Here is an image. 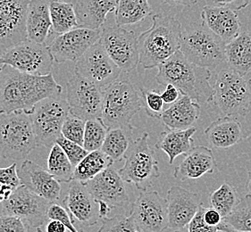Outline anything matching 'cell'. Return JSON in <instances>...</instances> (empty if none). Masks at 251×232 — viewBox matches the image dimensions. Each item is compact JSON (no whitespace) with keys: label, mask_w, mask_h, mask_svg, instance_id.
I'll list each match as a JSON object with an SVG mask.
<instances>
[{"label":"cell","mask_w":251,"mask_h":232,"mask_svg":"<svg viewBox=\"0 0 251 232\" xmlns=\"http://www.w3.org/2000/svg\"><path fill=\"white\" fill-rule=\"evenodd\" d=\"M27 232H44L42 228H34L27 226Z\"/></svg>","instance_id":"db71d44e"},{"label":"cell","mask_w":251,"mask_h":232,"mask_svg":"<svg viewBox=\"0 0 251 232\" xmlns=\"http://www.w3.org/2000/svg\"><path fill=\"white\" fill-rule=\"evenodd\" d=\"M86 121L70 114L62 127V135L71 141L83 146Z\"/></svg>","instance_id":"f35d334b"},{"label":"cell","mask_w":251,"mask_h":232,"mask_svg":"<svg viewBox=\"0 0 251 232\" xmlns=\"http://www.w3.org/2000/svg\"><path fill=\"white\" fill-rule=\"evenodd\" d=\"M17 164L14 162L10 166L0 168V183L10 186L15 189L21 185L17 172Z\"/></svg>","instance_id":"f6af8a7d"},{"label":"cell","mask_w":251,"mask_h":232,"mask_svg":"<svg viewBox=\"0 0 251 232\" xmlns=\"http://www.w3.org/2000/svg\"><path fill=\"white\" fill-rule=\"evenodd\" d=\"M181 91L172 84H167L166 90L162 92L161 96L166 105H172L181 97ZM182 95V94H181Z\"/></svg>","instance_id":"bcb514c9"},{"label":"cell","mask_w":251,"mask_h":232,"mask_svg":"<svg viewBox=\"0 0 251 232\" xmlns=\"http://www.w3.org/2000/svg\"><path fill=\"white\" fill-rule=\"evenodd\" d=\"M53 56L46 43L25 40L13 46L0 56V65H8L33 75L52 73Z\"/></svg>","instance_id":"30bf717a"},{"label":"cell","mask_w":251,"mask_h":232,"mask_svg":"<svg viewBox=\"0 0 251 232\" xmlns=\"http://www.w3.org/2000/svg\"><path fill=\"white\" fill-rule=\"evenodd\" d=\"M204 219H205V221H206L207 224H209L210 226H213V227H217L219 224H221L223 222L222 221L224 220L221 213L213 207L205 209Z\"/></svg>","instance_id":"7dc6e473"},{"label":"cell","mask_w":251,"mask_h":232,"mask_svg":"<svg viewBox=\"0 0 251 232\" xmlns=\"http://www.w3.org/2000/svg\"><path fill=\"white\" fill-rule=\"evenodd\" d=\"M30 0H0V56L27 40L26 15Z\"/></svg>","instance_id":"9a60e30c"},{"label":"cell","mask_w":251,"mask_h":232,"mask_svg":"<svg viewBox=\"0 0 251 232\" xmlns=\"http://www.w3.org/2000/svg\"><path fill=\"white\" fill-rule=\"evenodd\" d=\"M75 71L103 89L117 81L122 71L99 41L77 60Z\"/></svg>","instance_id":"5bb4252c"},{"label":"cell","mask_w":251,"mask_h":232,"mask_svg":"<svg viewBox=\"0 0 251 232\" xmlns=\"http://www.w3.org/2000/svg\"><path fill=\"white\" fill-rule=\"evenodd\" d=\"M213 102L225 116H245L251 112V81L229 66L216 74Z\"/></svg>","instance_id":"8992f818"},{"label":"cell","mask_w":251,"mask_h":232,"mask_svg":"<svg viewBox=\"0 0 251 232\" xmlns=\"http://www.w3.org/2000/svg\"><path fill=\"white\" fill-rule=\"evenodd\" d=\"M142 108L141 94L129 81H116L103 90L101 120L108 130L131 126L132 118Z\"/></svg>","instance_id":"277c9868"},{"label":"cell","mask_w":251,"mask_h":232,"mask_svg":"<svg viewBox=\"0 0 251 232\" xmlns=\"http://www.w3.org/2000/svg\"><path fill=\"white\" fill-rule=\"evenodd\" d=\"M118 0H77L75 11L80 27L99 30L106 23L108 14L116 11Z\"/></svg>","instance_id":"4316f807"},{"label":"cell","mask_w":251,"mask_h":232,"mask_svg":"<svg viewBox=\"0 0 251 232\" xmlns=\"http://www.w3.org/2000/svg\"><path fill=\"white\" fill-rule=\"evenodd\" d=\"M0 232H27V226L20 218L0 215Z\"/></svg>","instance_id":"ee69618b"},{"label":"cell","mask_w":251,"mask_h":232,"mask_svg":"<svg viewBox=\"0 0 251 232\" xmlns=\"http://www.w3.org/2000/svg\"><path fill=\"white\" fill-rule=\"evenodd\" d=\"M50 5V0H30L26 15L28 40L46 43L52 29Z\"/></svg>","instance_id":"484cf974"},{"label":"cell","mask_w":251,"mask_h":232,"mask_svg":"<svg viewBox=\"0 0 251 232\" xmlns=\"http://www.w3.org/2000/svg\"><path fill=\"white\" fill-rule=\"evenodd\" d=\"M142 105L146 114L150 117L160 119L164 112L165 102L163 100L161 94L155 91H150L146 89H141Z\"/></svg>","instance_id":"ab89813d"},{"label":"cell","mask_w":251,"mask_h":232,"mask_svg":"<svg viewBox=\"0 0 251 232\" xmlns=\"http://www.w3.org/2000/svg\"><path fill=\"white\" fill-rule=\"evenodd\" d=\"M51 203L38 196L24 185L12 192L10 197L0 204V215H11L22 219L26 226L43 228Z\"/></svg>","instance_id":"8fae6325"},{"label":"cell","mask_w":251,"mask_h":232,"mask_svg":"<svg viewBox=\"0 0 251 232\" xmlns=\"http://www.w3.org/2000/svg\"><path fill=\"white\" fill-rule=\"evenodd\" d=\"M125 182L119 172L112 165L84 183L96 202L105 203L114 210L127 209L132 205Z\"/></svg>","instance_id":"e0dca14e"},{"label":"cell","mask_w":251,"mask_h":232,"mask_svg":"<svg viewBox=\"0 0 251 232\" xmlns=\"http://www.w3.org/2000/svg\"><path fill=\"white\" fill-rule=\"evenodd\" d=\"M168 228L180 232L189 225L203 205L199 195L179 186L172 187L166 196Z\"/></svg>","instance_id":"ffe728a7"},{"label":"cell","mask_w":251,"mask_h":232,"mask_svg":"<svg viewBox=\"0 0 251 232\" xmlns=\"http://www.w3.org/2000/svg\"><path fill=\"white\" fill-rule=\"evenodd\" d=\"M181 232V231H180V232Z\"/></svg>","instance_id":"9f6ffc18"},{"label":"cell","mask_w":251,"mask_h":232,"mask_svg":"<svg viewBox=\"0 0 251 232\" xmlns=\"http://www.w3.org/2000/svg\"><path fill=\"white\" fill-rule=\"evenodd\" d=\"M181 23L169 15H152V25L138 38L140 64L153 69L169 59L181 47Z\"/></svg>","instance_id":"3957f363"},{"label":"cell","mask_w":251,"mask_h":232,"mask_svg":"<svg viewBox=\"0 0 251 232\" xmlns=\"http://www.w3.org/2000/svg\"><path fill=\"white\" fill-rule=\"evenodd\" d=\"M66 101L70 114L89 121L101 118L103 89L75 71L66 84Z\"/></svg>","instance_id":"4fadbf2b"},{"label":"cell","mask_w":251,"mask_h":232,"mask_svg":"<svg viewBox=\"0 0 251 232\" xmlns=\"http://www.w3.org/2000/svg\"><path fill=\"white\" fill-rule=\"evenodd\" d=\"M180 51L194 65L210 71L226 63V42L202 23L182 30Z\"/></svg>","instance_id":"5b68a950"},{"label":"cell","mask_w":251,"mask_h":232,"mask_svg":"<svg viewBox=\"0 0 251 232\" xmlns=\"http://www.w3.org/2000/svg\"><path fill=\"white\" fill-rule=\"evenodd\" d=\"M157 68L156 81L159 85L166 87L172 84L181 91L182 95L190 96L198 103L213 101L211 71L194 65L181 51H177Z\"/></svg>","instance_id":"7a4b0ae2"},{"label":"cell","mask_w":251,"mask_h":232,"mask_svg":"<svg viewBox=\"0 0 251 232\" xmlns=\"http://www.w3.org/2000/svg\"></svg>","instance_id":"680465c9"},{"label":"cell","mask_w":251,"mask_h":232,"mask_svg":"<svg viewBox=\"0 0 251 232\" xmlns=\"http://www.w3.org/2000/svg\"><path fill=\"white\" fill-rule=\"evenodd\" d=\"M224 222L238 232H251V194L240 199Z\"/></svg>","instance_id":"e575fe53"},{"label":"cell","mask_w":251,"mask_h":232,"mask_svg":"<svg viewBox=\"0 0 251 232\" xmlns=\"http://www.w3.org/2000/svg\"><path fill=\"white\" fill-rule=\"evenodd\" d=\"M62 91L52 73L33 75L8 65L0 66V115L24 112L30 116L39 102Z\"/></svg>","instance_id":"6da1fadb"},{"label":"cell","mask_w":251,"mask_h":232,"mask_svg":"<svg viewBox=\"0 0 251 232\" xmlns=\"http://www.w3.org/2000/svg\"><path fill=\"white\" fill-rule=\"evenodd\" d=\"M202 24L226 43L241 33V23L236 11L225 5H206L201 12Z\"/></svg>","instance_id":"7402d4cb"},{"label":"cell","mask_w":251,"mask_h":232,"mask_svg":"<svg viewBox=\"0 0 251 232\" xmlns=\"http://www.w3.org/2000/svg\"><path fill=\"white\" fill-rule=\"evenodd\" d=\"M249 177H248V182L246 184L247 191L251 193V170L249 172Z\"/></svg>","instance_id":"f5cc1de1"},{"label":"cell","mask_w":251,"mask_h":232,"mask_svg":"<svg viewBox=\"0 0 251 232\" xmlns=\"http://www.w3.org/2000/svg\"><path fill=\"white\" fill-rule=\"evenodd\" d=\"M21 185L28 187L38 196L50 203L60 202L61 182L46 170L30 160H25L17 167Z\"/></svg>","instance_id":"d6986e66"},{"label":"cell","mask_w":251,"mask_h":232,"mask_svg":"<svg viewBox=\"0 0 251 232\" xmlns=\"http://www.w3.org/2000/svg\"><path fill=\"white\" fill-rule=\"evenodd\" d=\"M166 4L172 6H190L196 4L197 0H164Z\"/></svg>","instance_id":"f907efd6"},{"label":"cell","mask_w":251,"mask_h":232,"mask_svg":"<svg viewBox=\"0 0 251 232\" xmlns=\"http://www.w3.org/2000/svg\"><path fill=\"white\" fill-rule=\"evenodd\" d=\"M130 214L143 232H164L168 228L167 201L156 191L141 192Z\"/></svg>","instance_id":"ac0fdd59"},{"label":"cell","mask_w":251,"mask_h":232,"mask_svg":"<svg viewBox=\"0 0 251 232\" xmlns=\"http://www.w3.org/2000/svg\"><path fill=\"white\" fill-rule=\"evenodd\" d=\"M48 218L57 220L64 223L69 232H80L75 226V221L69 212L66 210V207L59 203H51L48 209Z\"/></svg>","instance_id":"b9f144b4"},{"label":"cell","mask_w":251,"mask_h":232,"mask_svg":"<svg viewBox=\"0 0 251 232\" xmlns=\"http://www.w3.org/2000/svg\"><path fill=\"white\" fill-rule=\"evenodd\" d=\"M133 129L134 127L131 125L108 130L101 151L104 152L113 161H121L132 142L131 136Z\"/></svg>","instance_id":"4dcf8cb0"},{"label":"cell","mask_w":251,"mask_h":232,"mask_svg":"<svg viewBox=\"0 0 251 232\" xmlns=\"http://www.w3.org/2000/svg\"><path fill=\"white\" fill-rule=\"evenodd\" d=\"M204 134L209 144L216 148H229L248 137L241 122L230 116H224L212 121Z\"/></svg>","instance_id":"cb8c5ba5"},{"label":"cell","mask_w":251,"mask_h":232,"mask_svg":"<svg viewBox=\"0 0 251 232\" xmlns=\"http://www.w3.org/2000/svg\"><path fill=\"white\" fill-rule=\"evenodd\" d=\"M216 168V158L211 148L196 146L184 155L183 160L174 170V177L181 182L196 180L206 173H213Z\"/></svg>","instance_id":"603a6c76"},{"label":"cell","mask_w":251,"mask_h":232,"mask_svg":"<svg viewBox=\"0 0 251 232\" xmlns=\"http://www.w3.org/2000/svg\"><path fill=\"white\" fill-rule=\"evenodd\" d=\"M75 168L66 153L55 143L48 158V170L58 182L70 183L74 180Z\"/></svg>","instance_id":"836d02e7"},{"label":"cell","mask_w":251,"mask_h":232,"mask_svg":"<svg viewBox=\"0 0 251 232\" xmlns=\"http://www.w3.org/2000/svg\"><path fill=\"white\" fill-rule=\"evenodd\" d=\"M114 162L100 149L90 152L75 168L74 180L81 182H89L108 167L112 166Z\"/></svg>","instance_id":"1f68e13d"},{"label":"cell","mask_w":251,"mask_h":232,"mask_svg":"<svg viewBox=\"0 0 251 232\" xmlns=\"http://www.w3.org/2000/svg\"><path fill=\"white\" fill-rule=\"evenodd\" d=\"M100 41L121 71H133L140 63L138 38L133 30L122 26L103 25Z\"/></svg>","instance_id":"7c38bea8"},{"label":"cell","mask_w":251,"mask_h":232,"mask_svg":"<svg viewBox=\"0 0 251 232\" xmlns=\"http://www.w3.org/2000/svg\"><path fill=\"white\" fill-rule=\"evenodd\" d=\"M152 15L149 0H118L115 11L116 25H132Z\"/></svg>","instance_id":"f546056e"},{"label":"cell","mask_w":251,"mask_h":232,"mask_svg":"<svg viewBox=\"0 0 251 232\" xmlns=\"http://www.w3.org/2000/svg\"><path fill=\"white\" fill-rule=\"evenodd\" d=\"M239 201L236 189L226 182L212 192L209 197L211 207L220 212L223 218L226 217L234 209Z\"/></svg>","instance_id":"d590c367"},{"label":"cell","mask_w":251,"mask_h":232,"mask_svg":"<svg viewBox=\"0 0 251 232\" xmlns=\"http://www.w3.org/2000/svg\"><path fill=\"white\" fill-rule=\"evenodd\" d=\"M226 232V231H225V230H218V231H217V232Z\"/></svg>","instance_id":"11a10c76"},{"label":"cell","mask_w":251,"mask_h":232,"mask_svg":"<svg viewBox=\"0 0 251 232\" xmlns=\"http://www.w3.org/2000/svg\"><path fill=\"white\" fill-rule=\"evenodd\" d=\"M217 227H218V230H225V231L228 232H242L233 230L232 228L230 227L229 225H227L225 222H222L221 224H219Z\"/></svg>","instance_id":"816d5d0a"},{"label":"cell","mask_w":251,"mask_h":232,"mask_svg":"<svg viewBox=\"0 0 251 232\" xmlns=\"http://www.w3.org/2000/svg\"><path fill=\"white\" fill-rule=\"evenodd\" d=\"M206 207L201 206L195 216L188 225V232H216L218 227H213L206 223L204 219V212Z\"/></svg>","instance_id":"7bdbcfd3"},{"label":"cell","mask_w":251,"mask_h":232,"mask_svg":"<svg viewBox=\"0 0 251 232\" xmlns=\"http://www.w3.org/2000/svg\"><path fill=\"white\" fill-rule=\"evenodd\" d=\"M215 4L225 5L232 10L240 11L246 8L251 4V0H214Z\"/></svg>","instance_id":"c3c4849f"},{"label":"cell","mask_w":251,"mask_h":232,"mask_svg":"<svg viewBox=\"0 0 251 232\" xmlns=\"http://www.w3.org/2000/svg\"><path fill=\"white\" fill-rule=\"evenodd\" d=\"M56 144L61 146V148L66 153V156L69 158L72 164L76 167L82 159L89 154L83 146H80L75 142L71 141L66 139L63 135H61L57 140Z\"/></svg>","instance_id":"60d3db41"},{"label":"cell","mask_w":251,"mask_h":232,"mask_svg":"<svg viewBox=\"0 0 251 232\" xmlns=\"http://www.w3.org/2000/svg\"><path fill=\"white\" fill-rule=\"evenodd\" d=\"M0 66H1V65H0Z\"/></svg>","instance_id":"6f0895ef"},{"label":"cell","mask_w":251,"mask_h":232,"mask_svg":"<svg viewBox=\"0 0 251 232\" xmlns=\"http://www.w3.org/2000/svg\"><path fill=\"white\" fill-rule=\"evenodd\" d=\"M70 115L68 103L61 95L50 96L39 102L30 115L38 146L51 148L62 135V127Z\"/></svg>","instance_id":"9c48e42d"},{"label":"cell","mask_w":251,"mask_h":232,"mask_svg":"<svg viewBox=\"0 0 251 232\" xmlns=\"http://www.w3.org/2000/svg\"><path fill=\"white\" fill-rule=\"evenodd\" d=\"M38 146L30 116L24 112L0 115V157L25 159Z\"/></svg>","instance_id":"ba28073f"},{"label":"cell","mask_w":251,"mask_h":232,"mask_svg":"<svg viewBox=\"0 0 251 232\" xmlns=\"http://www.w3.org/2000/svg\"><path fill=\"white\" fill-rule=\"evenodd\" d=\"M61 203L74 221H78L87 227L94 226L100 220L99 204L96 202L84 182L73 180L69 183L67 195Z\"/></svg>","instance_id":"44dd1931"},{"label":"cell","mask_w":251,"mask_h":232,"mask_svg":"<svg viewBox=\"0 0 251 232\" xmlns=\"http://www.w3.org/2000/svg\"><path fill=\"white\" fill-rule=\"evenodd\" d=\"M52 29L57 34H63L79 27L75 6L73 3L61 0H50Z\"/></svg>","instance_id":"d6a6232c"},{"label":"cell","mask_w":251,"mask_h":232,"mask_svg":"<svg viewBox=\"0 0 251 232\" xmlns=\"http://www.w3.org/2000/svg\"><path fill=\"white\" fill-rule=\"evenodd\" d=\"M200 103L190 96L181 95V97L164 110L161 120L167 129L186 130L198 121L201 115Z\"/></svg>","instance_id":"d4e9b609"},{"label":"cell","mask_w":251,"mask_h":232,"mask_svg":"<svg viewBox=\"0 0 251 232\" xmlns=\"http://www.w3.org/2000/svg\"><path fill=\"white\" fill-rule=\"evenodd\" d=\"M101 29L94 30L86 27H77L58 34L49 45L54 62L63 64L77 62L91 46L100 40Z\"/></svg>","instance_id":"2e32d148"},{"label":"cell","mask_w":251,"mask_h":232,"mask_svg":"<svg viewBox=\"0 0 251 232\" xmlns=\"http://www.w3.org/2000/svg\"><path fill=\"white\" fill-rule=\"evenodd\" d=\"M196 131L195 127L186 130L167 129L159 134L156 147L166 153L169 158V164H173L176 157L185 155L195 146L193 135Z\"/></svg>","instance_id":"83f0119b"},{"label":"cell","mask_w":251,"mask_h":232,"mask_svg":"<svg viewBox=\"0 0 251 232\" xmlns=\"http://www.w3.org/2000/svg\"><path fill=\"white\" fill-rule=\"evenodd\" d=\"M98 232H143L133 216L117 214L113 217L103 218Z\"/></svg>","instance_id":"74e56055"},{"label":"cell","mask_w":251,"mask_h":232,"mask_svg":"<svg viewBox=\"0 0 251 232\" xmlns=\"http://www.w3.org/2000/svg\"><path fill=\"white\" fill-rule=\"evenodd\" d=\"M124 158L125 164L118 172L125 182L134 184L139 190L147 191L160 177L158 160L149 144L148 132L131 142Z\"/></svg>","instance_id":"52a82bcc"},{"label":"cell","mask_w":251,"mask_h":232,"mask_svg":"<svg viewBox=\"0 0 251 232\" xmlns=\"http://www.w3.org/2000/svg\"><path fill=\"white\" fill-rule=\"evenodd\" d=\"M226 64L241 76L251 71V33L241 32L226 44Z\"/></svg>","instance_id":"f1b7e54d"},{"label":"cell","mask_w":251,"mask_h":232,"mask_svg":"<svg viewBox=\"0 0 251 232\" xmlns=\"http://www.w3.org/2000/svg\"><path fill=\"white\" fill-rule=\"evenodd\" d=\"M107 131L108 129L101 118L86 121L83 147L89 153L101 149Z\"/></svg>","instance_id":"8d00e7d4"},{"label":"cell","mask_w":251,"mask_h":232,"mask_svg":"<svg viewBox=\"0 0 251 232\" xmlns=\"http://www.w3.org/2000/svg\"><path fill=\"white\" fill-rule=\"evenodd\" d=\"M42 229L44 232H69L64 223L52 219H49V221Z\"/></svg>","instance_id":"681fc988"}]
</instances>
